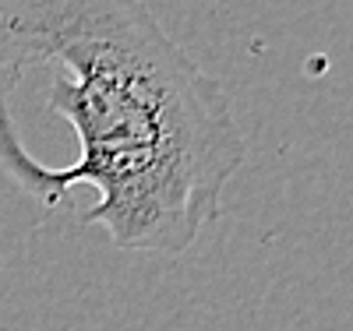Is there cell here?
Instances as JSON below:
<instances>
[{
  "mask_svg": "<svg viewBox=\"0 0 353 331\" xmlns=\"http://www.w3.org/2000/svg\"><path fill=\"white\" fill-rule=\"evenodd\" d=\"M46 74V116L78 138L68 166L25 169L14 187L43 208L74 187L110 244L184 254L223 208L248 159L226 88L184 53L145 0H0V74Z\"/></svg>",
  "mask_w": 353,
  "mask_h": 331,
  "instance_id": "6da1fadb",
  "label": "cell"
}]
</instances>
